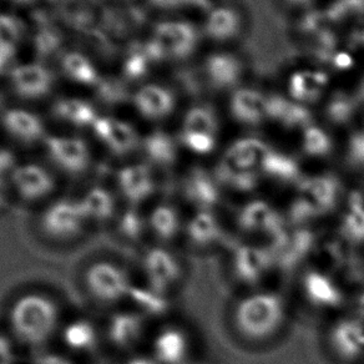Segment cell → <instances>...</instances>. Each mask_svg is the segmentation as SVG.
Masks as SVG:
<instances>
[{
    "label": "cell",
    "mask_w": 364,
    "mask_h": 364,
    "mask_svg": "<svg viewBox=\"0 0 364 364\" xmlns=\"http://www.w3.org/2000/svg\"><path fill=\"white\" fill-rule=\"evenodd\" d=\"M237 228L246 235L272 240L284 230V218L272 203L256 198L245 203L236 218Z\"/></svg>",
    "instance_id": "8992f818"
},
{
    "label": "cell",
    "mask_w": 364,
    "mask_h": 364,
    "mask_svg": "<svg viewBox=\"0 0 364 364\" xmlns=\"http://www.w3.org/2000/svg\"><path fill=\"white\" fill-rule=\"evenodd\" d=\"M48 147L51 154L69 167H80L87 159L85 142L71 137H48Z\"/></svg>",
    "instance_id": "603a6c76"
},
{
    "label": "cell",
    "mask_w": 364,
    "mask_h": 364,
    "mask_svg": "<svg viewBox=\"0 0 364 364\" xmlns=\"http://www.w3.org/2000/svg\"><path fill=\"white\" fill-rule=\"evenodd\" d=\"M137 112L151 122H161L171 115L177 105L175 92L165 85L146 84L134 95Z\"/></svg>",
    "instance_id": "7c38bea8"
},
{
    "label": "cell",
    "mask_w": 364,
    "mask_h": 364,
    "mask_svg": "<svg viewBox=\"0 0 364 364\" xmlns=\"http://www.w3.org/2000/svg\"><path fill=\"white\" fill-rule=\"evenodd\" d=\"M259 175L281 186H297L304 177L302 168L294 156L272 147L263 159Z\"/></svg>",
    "instance_id": "2e32d148"
},
{
    "label": "cell",
    "mask_w": 364,
    "mask_h": 364,
    "mask_svg": "<svg viewBox=\"0 0 364 364\" xmlns=\"http://www.w3.org/2000/svg\"><path fill=\"white\" fill-rule=\"evenodd\" d=\"M327 86L328 77L322 71H296L289 79V97L307 107L323 97Z\"/></svg>",
    "instance_id": "ac0fdd59"
},
{
    "label": "cell",
    "mask_w": 364,
    "mask_h": 364,
    "mask_svg": "<svg viewBox=\"0 0 364 364\" xmlns=\"http://www.w3.org/2000/svg\"><path fill=\"white\" fill-rule=\"evenodd\" d=\"M178 141L182 146L193 155L208 156L216 150L218 145V136L208 134V132L181 130L178 135Z\"/></svg>",
    "instance_id": "f546056e"
},
{
    "label": "cell",
    "mask_w": 364,
    "mask_h": 364,
    "mask_svg": "<svg viewBox=\"0 0 364 364\" xmlns=\"http://www.w3.org/2000/svg\"><path fill=\"white\" fill-rule=\"evenodd\" d=\"M339 198L341 188L333 176L304 177L296 186L289 216L296 223H306L331 213L338 205Z\"/></svg>",
    "instance_id": "7a4b0ae2"
},
{
    "label": "cell",
    "mask_w": 364,
    "mask_h": 364,
    "mask_svg": "<svg viewBox=\"0 0 364 364\" xmlns=\"http://www.w3.org/2000/svg\"><path fill=\"white\" fill-rule=\"evenodd\" d=\"M329 353L342 363L350 364L364 358V322L354 314L336 319L326 334Z\"/></svg>",
    "instance_id": "277c9868"
},
{
    "label": "cell",
    "mask_w": 364,
    "mask_h": 364,
    "mask_svg": "<svg viewBox=\"0 0 364 364\" xmlns=\"http://www.w3.org/2000/svg\"><path fill=\"white\" fill-rule=\"evenodd\" d=\"M289 318L287 304L274 291H253L236 301L231 311V326L238 338L263 344L277 337Z\"/></svg>",
    "instance_id": "6da1fadb"
},
{
    "label": "cell",
    "mask_w": 364,
    "mask_h": 364,
    "mask_svg": "<svg viewBox=\"0 0 364 364\" xmlns=\"http://www.w3.org/2000/svg\"><path fill=\"white\" fill-rule=\"evenodd\" d=\"M147 147L151 156L162 164H171L176 159V142L165 132H155L149 137Z\"/></svg>",
    "instance_id": "4dcf8cb0"
},
{
    "label": "cell",
    "mask_w": 364,
    "mask_h": 364,
    "mask_svg": "<svg viewBox=\"0 0 364 364\" xmlns=\"http://www.w3.org/2000/svg\"><path fill=\"white\" fill-rule=\"evenodd\" d=\"M267 107V94L247 86H238L228 100L231 117L245 127H258L268 120Z\"/></svg>",
    "instance_id": "30bf717a"
},
{
    "label": "cell",
    "mask_w": 364,
    "mask_h": 364,
    "mask_svg": "<svg viewBox=\"0 0 364 364\" xmlns=\"http://www.w3.org/2000/svg\"><path fill=\"white\" fill-rule=\"evenodd\" d=\"M23 38V24L16 16L0 14V59L14 55Z\"/></svg>",
    "instance_id": "f1b7e54d"
},
{
    "label": "cell",
    "mask_w": 364,
    "mask_h": 364,
    "mask_svg": "<svg viewBox=\"0 0 364 364\" xmlns=\"http://www.w3.org/2000/svg\"><path fill=\"white\" fill-rule=\"evenodd\" d=\"M301 287L307 304L319 311H337L346 302L343 289L333 276L319 268H311L304 272Z\"/></svg>",
    "instance_id": "52a82bcc"
},
{
    "label": "cell",
    "mask_w": 364,
    "mask_h": 364,
    "mask_svg": "<svg viewBox=\"0 0 364 364\" xmlns=\"http://www.w3.org/2000/svg\"><path fill=\"white\" fill-rule=\"evenodd\" d=\"M9 77L16 95L29 100L46 97L54 84L53 73L46 66L36 63L16 66L11 71Z\"/></svg>",
    "instance_id": "8fae6325"
},
{
    "label": "cell",
    "mask_w": 364,
    "mask_h": 364,
    "mask_svg": "<svg viewBox=\"0 0 364 364\" xmlns=\"http://www.w3.org/2000/svg\"><path fill=\"white\" fill-rule=\"evenodd\" d=\"M221 188L213 172L203 167L191 168L182 183L183 198L196 211H213L218 208L223 198Z\"/></svg>",
    "instance_id": "ba28073f"
},
{
    "label": "cell",
    "mask_w": 364,
    "mask_h": 364,
    "mask_svg": "<svg viewBox=\"0 0 364 364\" xmlns=\"http://www.w3.org/2000/svg\"><path fill=\"white\" fill-rule=\"evenodd\" d=\"M97 135L107 142L112 150L117 152L132 151L139 144V135L129 122L119 119L104 117L99 119L92 125Z\"/></svg>",
    "instance_id": "d6986e66"
},
{
    "label": "cell",
    "mask_w": 364,
    "mask_h": 364,
    "mask_svg": "<svg viewBox=\"0 0 364 364\" xmlns=\"http://www.w3.org/2000/svg\"><path fill=\"white\" fill-rule=\"evenodd\" d=\"M338 236L344 246L364 245V200L350 196L338 221Z\"/></svg>",
    "instance_id": "ffe728a7"
},
{
    "label": "cell",
    "mask_w": 364,
    "mask_h": 364,
    "mask_svg": "<svg viewBox=\"0 0 364 364\" xmlns=\"http://www.w3.org/2000/svg\"><path fill=\"white\" fill-rule=\"evenodd\" d=\"M213 175L221 188H226L237 193H251L257 190L261 181L259 172L236 171L223 164H218Z\"/></svg>",
    "instance_id": "d4e9b609"
},
{
    "label": "cell",
    "mask_w": 364,
    "mask_h": 364,
    "mask_svg": "<svg viewBox=\"0 0 364 364\" xmlns=\"http://www.w3.org/2000/svg\"><path fill=\"white\" fill-rule=\"evenodd\" d=\"M203 75L218 90H235L245 74L243 61L230 51H213L203 60Z\"/></svg>",
    "instance_id": "9c48e42d"
},
{
    "label": "cell",
    "mask_w": 364,
    "mask_h": 364,
    "mask_svg": "<svg viewBox=\"0 0 364 364\" xmlns=\"http://www.w3.org/2000/svg\"><path fill=\"white\" fill-rule=\"evenodd\" d=\"M243 28L241 13L230 6H211L205 16L201 28L203 36L216 43L236 39Z\"/></svg>",
    "instance_id": "5bb4252c"
},
{
    "label": "cell",
    "mask_w": 364,
    "mask_h": 364,
    "mask_svg": "<svg viewBox=\"0 0 364 364\" xmlns=\"http://www.w3.org/2000/svg\"><path fill=\"white\" fill-rule=\"evenodd\" d=\"M183 231L190 246L198 251L213 250L223 237V225L213 211H195Z\"/></svg>",
    "instance_id": "9a60e30c"
},
{
    "label": "cell",
    "mask_w": 364,
    "mask_h": 364,
    "mask_svg": "<svg viewBox=\"0 0 364 364\" xmlns=\"http://www.w3.org/2000/svg\"><path fill=\"white\" fill-rule=\"evenodd\" d=\"M269 149L271 147L258 137H241L228 145L221 164L236 171L259 172L263 159Z\"/></svg>",
    "instance_id": "4fadbf2b"
},
{
    "label": "cell",
    "mask_w": 364,
    "mask_h": 364,
    "mask_svg": "<svg viewBox=\"0 0 364 364\" xmlns=\"http://www.w3.org/2000/svg\"><path fill=\"white\" fill-rule=\"evenodd\" d=\"M13 1H16L18 4H21V6H24V4H29L31 1H34V0H13Z\"/></svg>",
    "instance_id": "8d00e7d4"
},
{
    "label": "cell",
    "mask_w": 364,
    "mask_h": 364,
    "mask_svg": "<svg viewBox=\"0 0 364 364\" xmlns=\"http://www.w3.org/2000/svg\"><path fill=\"white\" fill-rule=\"evenodd\" d=\"M299 145L306 156L311 159H324L333 151L334 142L332 136L323 127L312 122L309 127H304V130H301Z\"/></svg>",
    "instance_id": "cb8c5ba5"
},
{
    "label": "cell",
    "mask_w": 364,
    "mask_h": 364,
    "mask_svg": "<svg viewBox=\"0 0 364 364\" xmlns=\"http://www.w3.org/2000/svg\"><path fill=\"white\" fill-rule=\"evenodd\" d=\"M54 112L56 117L73 125L85 127L94 125L97 120V112L89 102L79 99H64L55 104Z\"/></svg>",
    "instance_id": "484cf974"
},
{
    "label": "cell",
    "mask_w": 364,
    "mask_h": 364,
    "mask_svg": "<svg viewBox=\"0 0 364 364\" xmlns=\"http://www.w3.org/2000/svg\"><path fill=\"white\" fill-rule=\"evenodd\" d=\"M353 314L364 322V289L354 297Z\"/></svg>",
    "instance_id": "e575fe53"
},
{
    "label": "cell",
    "mask_w": 364,
    "mask_h": 364,
    "mask_svg": "<svg viewBox=\"0 0 364 364\" xmlns=\"http://www.w3.org/2000/svg\"><path fill=\"white\" fill-rule=\"evenodd\" d=\"M286 1L294 6H304L311 4L314 0H286Z\"/></svg>",
    "instance_id": "d590c367"
},
{
    "label": "cell",
    "mask_w": 364,
    "mask_h": 364,
    "mask_svg": "<svg viewBox=\"0 0 364 364\" xmlns=\"http://www.w3.org/2000/svg\"><path fill=\"white\" fill-rule=\"evenodd\" d=\"M348 156L355 166L364 167V132L357 134L350 139L348 145Z\"/></svg>",
    "instance_id": "836d02e7"
},
{
    "label": "cell",
    "mask_w": 364,
    "mask_h": 364,
    "mask_svg": "<svg viewBox=\"0 0 364 364\" xmlns=\"http://www.w3.org/2000/svg\"><path fill=\"white\" fill-rule=\"evenodd\" d=\"M220 117L211 105L200 102L188 109L182 119L181 130L208 132L220 136Z\"/></svg>",
    "instance_id": "7402d4cb"
},
{
    "label": "cell",
    "mask_w": 364,
    "mask_h": 364,
    "mask_svg": "<svg viewBox=\"0 0 364 364\" xmlns=\"http://www.w3.org/2000/svg\"><path fill=\"white\" fill-rule=\"evenodd\" d=\"M267 119L292 130H304V127L312 124V115L309 107L294 102L289 97H282L279 94L268 95Z\"/></svg>",
    "instance_id": "e0dca14e"
},
{
    "label": "cell",
    "mask_w": 364,
    "mask_h": 364,
    "mask_svg": "<svg viewBox=\"0 0 364 364\" xmlns=\"http://www.w3.org/2000/svg\"><path fill=\"white\" fill-rule=\"evenodd\" d=\"M63 70L71 80L84 85H94L99 79L97 69L85 55L80 53H68L63 58Z\"/></svg>",
    "instance_id": "83f0119b"
},
{
    "label": "cell",
    "mask_w": 364,
    "mask_h": 364,
    "mask_svg": "<svg viewBox=\"0 0 364 364\" xmlns=\"http://www.w3.org/2000/svg\"><path fill=\"white\" fill-rule=\"evenodd\" d=\"M157 228L162 238H173L181 230V218L175 208H162L157 213Z\"/></svg>",
    "instance_id": "1f68e13d"
},
{
    "label": "cell",
    "mask_w": 364,
    "mask_h": 364,
    "mask_svg": "<svg viewBox=\"0 0 364 364\" xmlns=\"http://www.w3.org/2000/svg\"><path fill=\"white\" fill-rule=\"evenodd\" d=\"M152 6L161 11H182V9H205L208 11L211 6L208 0H149Z\"/></svg>",
    "instance_id": "d6a6232c"
},
{
    "label": "cell",
    "mask_w": 364,
    "mask_h": 364,
    "mask_svg": "<svg viewBox=\"0 0 364 364\" xmlns=\"http://www.w3.org/2000/svg\"><path fill=\"white\" fill-rule=\"evenodd\" d=\"M272 267H274V259L267 246L242 243L233 251L231 273L240 284H259Z\"/></svg>",
    "instance_id": "5b68a950"
},
{
    "label": "cell",
    "mask_w": 364,
    "mask_h": 364,
    "mask_svg": "<svg viewBox=\"0 0 364 364\" xmlns=\"http://www.w3.org/2000/svg\"><path fill=\"white\" fill-rule=\"evenodd\" d=\"M3 125L11 136L23 142L36 141L44 134L41 117L23 109H11L4 112Z\"/></svg>",
    "instance_id": "44dd1931"
},
{
    "label": "cell",
    "mask_w": 364,
    "mask_h": 364,
    "mask_svg": "<svg viewBox=\"0 0 364 364\" xmlns=\"http://www.w3.org/2000/svg\"><path fill=\"white\" fill-rule=\"evenodd\" d=\"M190 353V339L181 329H170L160 341V357L167 364L185 362Z\"/></svg>",
    "instance_id": "4316f807"
},
{
    "label": "cell",
    "mask_w": 364,
    "mask_h": 364,
    "mask_svg": "<svg viewBox=\"0 0 364 364\" xmlns=\"http://www.w3.org/2000/svg\"><path fill=\"white\" fill-rule=\"evenodd\" d=\"M201 28L185 19H170L159 23L152 31V54L156 58L183 60L198 50L201 41Z\"/></svg>",
    "instance_id": "3957f363"
}]
</instances>
